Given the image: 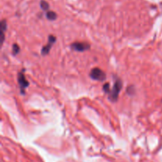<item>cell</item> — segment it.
Masks as SVG:
<instances>
[{
	"mask_svg": "<svg viewBox=\"0 0 162 162\" xmlns=\"http://www.w3.org/2000/svg\"><path fill=\"white\" fill-rule=\"evenodd\" d=\"M89 76L92 79L97 80V81H104L106 78V74H105V72L98 67L93 68L90 71Z\"/></svg>",
	"mask_w": 162,
	"mask_h": 162,
	"instance_id": "2",
	"label": "cell"
},
{
	"mask_svg": "<svg viewBox=\"0 0 162 162\" xmlns=\"http://www.w3.org/2000/svg\"><path fill=\"white\" fill-rule=\"evenodd\" d=\"M7 29V21L5 20L2 21L1 22V30H2V35H3V39L4 40V33L6 32Z\"/></svg>",
	"mask_w": 162,
	"mask_h": 162,
	"instance_id": "7",
	"label": "cell"
},
{
	"mask_svg": "<svg viewBox=\"0 0 162 162\" xmlns=\"http://www.w3.org/2000/svg\"><path fill=\"white\" fill-rule=\"evenodd\" d=\"M103 90H104L106 93H108V94L110 93L111 90H110V88H109V83H105V84L103 85Z\"/></svg>",
	"mask_w": 162,
	"mask_h": 162,
	"instance_id": "10",
	"label": "cell"
},
{
	"mask_svg": "<svg viewBox=\"0 0 162 162\" xmlns=\"http://www.w3.org/2000/svg\"><path fill=\"white\" fill-rule=\"evenodd\" d=\"M56 41V38L54 37V36H49L48 37V44L47 45H45L42 48V51H41V53L43 55H46L49 53V51L51 50V47H52V45L54 44V43Z\"/></svg>",
	"mask_w": 162,
	"mask_h": 162,
	"instance_id": "4",
	"label": "cell"
},
{
	"mask_svg": "<svg viewBox=\"0 0 162 162\" xmlns=\"http://www.w3.org/2000/svg\"><path fill=\"white\" fill-rule=\"evenodd\" d=\"M71 48L76 51H85L90 48V45L86 42H74L71 44Z\"/></svg>",
	"mask_w": 162,
	"mask_h": 162,
	"instance_id": "3",
	"label": "cell"
},
{
	"mask_svg": "<svg viewBox=\"0 0 162 162\" xmlns=\"http://www.w3.org/2000/svg\"><path fill=\"white\" fill-rule=\"evenodd\" d=\"M41 9L44 11H47L48 9H49V4L47 3L46 1H44V0H42L41 2Z\"/></svg>",
	"mask_w": 162,
	"mask_h": 162,
	"instance_id": "8",
	"label": "cell"
},
{
	"mask_svg": "<svg viewBox=\"0 0 162 162\" xmlns=\"http://www.w3.org/2000/svg\"><path fill=\"white\" fill-rule=\"evenodd\" d=\"M17 80H18V84L20 85L21 91V93H24V89H25L27 88L29 83V81H27V79L25 78V75L22 73H19L18 74Z\"/></svg>",
	"mask_w": 162,
	"mask_h": 162,
	"instance_id": "5",
	"label": "cell"
},
{
	"mask_svg": "<svg viewBox=\"0 0 162 162\" xmlns=\"http://www.w3.org/2000/svg\"><path fill=\"white\" fill-rule=\"evenodd\" d=\"M12 49H13V50H12V52H13V54H14V55H16L17 54H18L19 51H20V47H19V46L16 44H14V45H13Z\"/></svg>",
	"mask_w": 162,
	"mask_h": 162,
	"instance_id": "9",
	"label": "cell"
},
{
	"mask_svg": "<svg viewBox=\"0 0 162 162\" xmlns=\"http://www.w3.org/2000/svg\"><path fill=\"white\" fill-rule=\"evenodd\" d=\"M46 17L48 20L54 21L57 18V14H55L54 11H47L46 14Z\"/></svg>",
	"mask_w": 162,
	"mask_h": 162,
	"instance_id": "6",
	"label": "cell"
},
{
	"mask_svg": "<svg viewBox=\"0 0 162 162\" xmlns=\"http://www.w3.org/2000/svg\"><path fill=\"white\" fill-rule=\"evenodd\" d=\"M122 87H123V83H122L121 80H117L115 81V84H114V86L113 88L110 92V96H109V98L111 99V101H116L118 99L119 94V92L122 89Z\"/></svg>",
	"mask_w": 162,
	"mask_h": 162,
	"instance_id": "1",
	"label": "cell"
}]
</instances>
